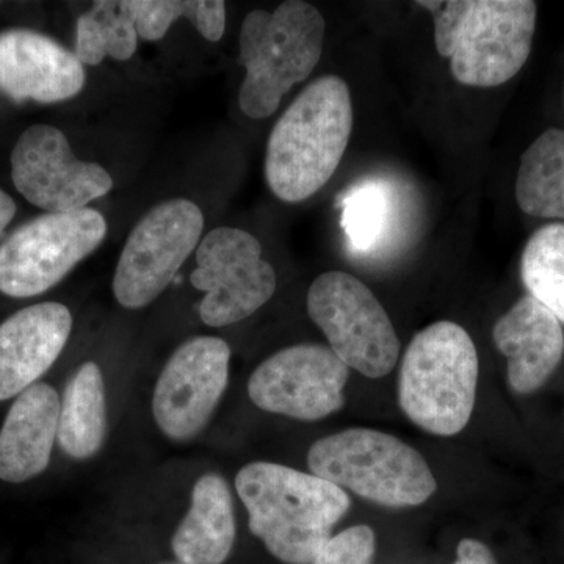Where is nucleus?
Masks as SVG:
<instances>
[{"instance_id": "f257e3e1", "label": "nucleus", "mask_w": 564, "mask_h": 564, "mask_svg": "<svg viewBox=\"0 0 564 564\" xmlns=\"http://www.w3.org/2000/svg\"><path fill=\"white\" fill-rule=\"evenodd\" d=\"M352 131L351 93L343 77L311 82L270 133L265 180L284 203L321 192L339 169Z\"/></svg>"}, {"instance_id": "f03ea898", "label": "nucleus", "mask_w": 564, "mask_h": 564, "mask_svg": "<svg viewBox=\"0 0 564 564\" xmlns=\"http://www.w3.org/2000/svg\"><path fill=\"white\" fill-rule=\"evenodd\" d=\"M252 534L282 563L311 564L350 508V497L314 474L248 464L236 477Z\"/></svg>"}, {"instance_id": "7ed1b4c3", "label": "nucleus", "mask_w": 564, "mask_h": 564, "mask_svg": "<svg viewBox=\"0 0 564 564\" xmlns=\"http://www.w3.org/2000/svg\"><path fill=\"white\" fill-rule=\"evenodd\" d=\"M433 14L434 41L466 87L492 88L513 79L532 52L536 3L532 0L417 2Z\"/></svg>"}, {"instance_id": "20e7f679", "label": "nucleus", "mask_w": 564, "mask_h": 564, "mask_svg": "<svg viewBox=\"0 0 564 564\" xmlns=\"http://www.w3.org/2000/svg\"><path fill=\"white\" fill-rule=\"evenodd\" d=\"M326 22L303 0L282 2L273 13L252 10L240 29V65L247 76L240 109L252 120L272 117L293 85L306 80L321 62Z\"/></svg>"}, {"instance_id": "39448f33", "label": "nucleus", "mask_w": 564, "mask_h": 564, "mask_svg": "<svg viewBox=\"0 0 564 564\" xmlns=\"http://www.w3.org/2000/svg\"><path fill=\"white\" fill-rule=\"evenodd\" d=\"M478 352L455 322H436L415 334L403 356L399 402L411 422L437 436L466 429L475 406Z\"/></svg>"}, {"instance_id": "423d86ee", "label": "nucleus", "mask_w": 564, "mask_h": 564, "mask_svg": "<svg viewBox=\"0 0 564 564\" xmlns=\"http://www.w3.org/2000/svg\"><path fill=\"white\" fill-rule=\"evenodd\" d=\"M311 473L384 507H417L436 491L425 458L392 434L351 429L323 437L307 454Z\"/></svg>"}, {"instance_id": "0eeeda50", "label": "nucleus", "mask_w": 564, "mask_h": 564, "mask_svg": "<svg viewBox=\"0 0 564 564\" xmlns=\"http://www.w3.org/2000/svg\"><path fill=\"white\" fill-rule=\"evenodd\" d=\"M307 313L348 369L369 378L392 372L400 356L399 336L383 304L358 278L321 274L307 292Z\"/></svg>"}, {"instance_id": "6e6552de", "label": "nucleus", "mask_w": 564, "mask_h": 564, "mask_svg": "<svg viewBox=\"0 0 564 564\" xmlns=\"http://www.w3.org/2000/svg\"><path fill=\"white\" fill-rule=\"evenodd\" d=\"M107 221L95 209L44 214L0 245V292L31 299L58 284L102 243Z\"/></svg>"}, {"instance_id": "1a4fd4ad", "label": "nucleus", "mask_w": 564, "mask_h": 564, "mask_svg": "<svg viewBox=\"0 0 564 564\" xmlns=\"http://www.w3.org/2000/svg\"><path fill=\"white\" fill-rule=\"evenodd\" d=\"M204 215L195 203L170 199L148 212L128 237L113 276L115 299L140 310L154 302L199 245Z\"/></svg>"}, {"instance_id": "9d476101", "label": "nucleus", "mask_w": 564, "mask_h": 564, "mask_svg": "<svg viewBox=\"0 0 564 564\" xmlns=\"http://www.w3.org/2000/svg\"><path fill=\"white\" fill-rule=\"evenodd\" d=\"M198 269L193 288L206 292L199 317L212 328L242 322L261 310L276 292V272L262 258V247L252 234L237 228H217L196 250Z\"/></svg>"}, {"instance_id": "9b49d317", "label": "nucleus", "mask_w": 564, "mask_h": 564, "mask_svg": "<svg viewBox=\"0 0 564 564\" xmlns=\"http://www.w3.org/2000/svg\"><path fill=\"white\" fill-rule=\"evenodd\" d=\"M10 162L17 191L47 214L84 209L113 188L110 174L98 163L79 161L65 133L52 126L25 129Z\"/></svg>"}, {"instance_id": "f8f14e48", "label": "nucleus", "mask_w": 564, "mask_h": 564, "mask_svg": "<svg viewBox=\"0 0 564 564\" xmlns=\"http://www.w3.org/2000/svg\"><path fill=\"white\" fill-rule=\"evenodd\" d=\"M348 367L325 345L303 344L270 356L252 372L256 406L299 421H321L344 406Z\"/></svg>"}, {"instance_id": "ddd939ff", "label": "nucleus", "mask_w": 564, "mask_h": 564, "mask_svg": "<svg viewBox=\"0 0 564 564\" xmlns=\"http://www.w3.org/2000/svg\"><path fill=\"white\" fill-rule=\"evenodd\" d=\"M231 348L220 337H193L163 367L152 413L159 429L173 441L202 432L226 391Z\"/></svg>"}, {"instance_id": "4468645a", "label": "nucleus", "mask_w": 564, "mask_h": 564, "mask_svg": "<svg viewBox=\"0 0 564 564\" xmlns=\"http://www.w3.org/2000/svg\"><path fill=\"white\" fill-rule=\"evenodd\" d=\"M84 85V65L57 41L22 29L0 33V91L13 101L62 102Z\"/></svg>"}, {"instance_id": "2eb2a0df", "label": "nucleus", "mask_w": 564, "mask_h": 564, "mask_svg": "<svg viewBox=\"0 0 564 564\" xmlns=\"http://www.w3.org/2000/svg\"><path fill=\"white\" fill-rule=\"evenodd\" d=\"M73 315L61 303L24 307L0 323V402L32 388L68 343Z\"/></svg>"}, {"instance_id": "dca6fc26", "label": "nucleus", "mask_w": 564, "mask_h": 564, "mask_svg": "<svg viewBox=\"0 0 564 564\" xmlns=\"http://www.w3.org/2000/svg\"><path fill=\"white\" fill-rule=\"evenodd\" d=\"M492 339L508 359V381L518 393L538 391L564 355L562 322L544 304L525 295L497 321Z\"/></svg>"}, {"instance_id": "f3484780", "label": "nucleus", "mask_w": 564, "mask_h": 564, "mask_svg": "<svg viewBox=\"0 0 564 564\" xmlns=\"http://www.w3.org/2000/svg\"><path fill=\"white\" fill-rule=\"evenodd\" d=\"M61 408L50 384H33L17 397L0 430V480L22 484L47 469Z\"/></svg>"}, {"instance_id": "a211bd4d", "label": "nucleus", "mask_w": 564, "mask_h": 564, "mask_svg": "<svg viewBox=\"0 0 564 564\" xmlns=\"http://www.w3.org/2000/svg\"><path fill=\"white\" fill-rule=\"evenodd\" d=\"M236 541L231 491L217 474L196 481L192 505L173 536V552L184 564H221Z\"/></svg>"}, {"instance_id": "6ab92c4d", "label": "nucleus", "mask_w": 564, "mask_h": 564, "mask_svg": "<svg viewBox=\"0 0 564 564\" xmlns=\"http://www.w3.org/2000/svg\"><path fill=\"white\" fill-rule=\"evenodd\" d=\"M107 433L106 388L96 362L82 364L63 395L58 444L70 458L87 459L101 451Z\"/></svg>"}, {"instance_id": "aec40b11", "label": "nucleus", "mask_w": 564, "mask_h": 564, "mask_svg": "<svg viewBox=\"0 0 564 564\" xmlns=\"http://www.w3.org/2000/svg\"><path fill=\"white\" fill-rule=\"evenodd\" d=\"M516 202L532 217L564 220V131L549 129L524 152L516 177Z\"/></svg>"}, {"instance_id": "412c9836", "label": "nucleus", "mask_w": 564, "mask_h": 564, "mask_svg": "<svg viewBox=\"0 0 564 564\" xmlns=\"http://www.w3.org/2000/svg\"><path fill=\"white\" fill-rule=\"evenodd\" d=\"M76 57L82 65L96 66L104 58L131 61L137 52L135 22L122 9L121 2L93 3V9L80 14L76 28Z\"/></svg>"}, {"instance_id": "4be33fe9", "label": "nucleus", "mask_w": 564, "mask_h": 564, "mask_svg": "<svg viewBox=\"0 0 564 564\" xmlns=\"http://www.w3.org/2000/svg\"><path fill=\"white\" fill-rule=\"evenodd\" d=\"M122 9L147 41L162 40L173 22L185 18L207 41H220L226 29V3L221 0H124Z\"/></svg>"}, {"instance_id": "5701e85b", "label": "nucleus", "mask_w": 564, "mask_h": 564, "mask_svg": "<svg viewBox=\"0 0 564 564\" xmlns=\"http://www.w3.org/2000/svg\"><path fill=\"white\" fill-rule=\"evenodd\" d=\"M522 281L534 300L564 323V225L538 229L522 252Z\"/></svg>"}, {"instance_id": "b1692460", "label": "nucleus", "mask_w": 564, "mask_h": 564, "mask_svg": "<svg viewBox=\"0 0 564 564\" xmlns=\"http://www.w3.org/2000/svg\"><path fill=\"white\" fill-rule=\"evenodd\" d=\"M388 214V198L378 185H359L350 192L345 198L343 226L352 247L364 251L377 243Z\"/></svg>"}, {"instance_id": "393cba45", "label": "nucleus", "mask_w": 564, "mask_h": 564, "mask_svg": "<svg viewBox=\"0 0 564 564\" xmlns=\"http://www.w3.org/2000/svg\"><path fill=\"white\" fill-rule=\"evenodd\" d=\"M375 533L369 525H355L334 534L311 564H372Z\"/></svg>"}, {"instance_id": "a878e982", "label": "nucleus", "mask_w": 564, "mask_h": 564, "mask_svg": "<svg viewBox=\"0 0 564 564\" xmlns=\"http://www.w3.org/2000/svg\"><path fill=\"white\" fill-rule=\"evenodd\" d=\"M455 564H497L492 552L477 540H463L456 549Z\"/></svg>"}, {"instance_id": "bb28decb", "label": "nucleus", "mask_w": 564, "mask_h": 564, "mask_svg": "<svg viewBox=\"0 0 564 564\" xmlns=\"http://www.w3.org/2000/svg\"><path fill=\"white\" fill-rule=\"evenodd\" d=\"M14 214H17V204L11 199L10 195L0 191V236L6 231L10 221L13 220Z\"/></svg>"}]
</instances>
